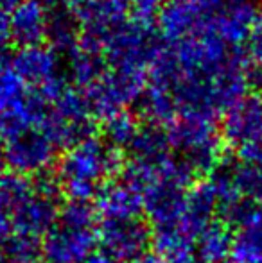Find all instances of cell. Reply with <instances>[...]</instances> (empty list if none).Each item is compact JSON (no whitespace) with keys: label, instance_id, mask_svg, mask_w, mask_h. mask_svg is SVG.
<instances>
[{"label":"cell","instance_id":"8fae6325","mask_svg":"<svg viewBox=\"0 0 262 263\" xmlns=\"http://www.w3.org/2000/svg\"><path fill=\"white\" fill-rule=\"evenodd\" d=\"M9 63L14 72L32 90H38L58 77L65 76L61 72V58L47 45L18 49Z\"/></svg>","mask_w":262,"mask_h":263},{"label":"cell","instance_id":"d590c367","mask_svg":"<svg viewBox=\"0 0 262 263\" xmlns=\"http://www.w3.org/2000/svg\"><path fill=\"white\" fill-rule=\"evenodd\" d=\"M135 263H160V261H158V258H156V254H154V253H147L146 256H142L140 260H136Z\"/></svg>","mask_w":262,"mask_h":263},{"label":"cell","instance_id":"ac0fdd59","mask_svg":"<svg viewBox=\"0 0 262 263\" xmlns=\"http://www.w3.org/2000/svg\"><path fill=\"white\" fill-rule=\"evenodd\" d=\"M198 260L201 263H228L234 249V229L216 220L194 242Z\"/></svg>","mask_w":262,"mask_h":263},{"label":"cell","instance_id":"5bb4252c","mask_svg":"<svg viewBox=\"0 0 262 263\" xmlns=\"http://www.w3.org/2000/svg\"><path fill=\"white\" fill-rule=\"evenodd\" d=\"M94 206L102 220L140 218L144 213V195L117 177L102 184L94 199Z\"/></svg>","mask_w":262,"mask_h":263},{"label":"cell","instance_id":"ffe728a7","mask_svg":"<svg viewBox=\"0 0 262 263\" xmlns=\"http://www.w3.org/2000/svg\"><path fill=\"white\" fill-rule=\"evenodd\" d=\"M138 104V113L147 120V124L160 125L167 129L174 120H178V109L167 88L147 81V88L142 93Z\"/></svg>","mask_w":262,"mask_h":263},{"label":"cell","instance_id":"6da1fadb","mask_svg":"<svg viewBox=\"0 0 262 263\" xmlns=\"http://www.w3.org/2000/svg\"><path fill=\"white\" fill-rule=\"evenodd\" d=\"M126 161L123 151L101 136H90L65 151L58 159L56 176L68 201L94 202L102 184L120 176Z\"/></svg>","mask_w":262,"mask_h":263},{"label":"cell","instance_id":"cb8c5ba5","mask_svg":"<svg viewBox=\"0 0 262 263\" xmlns=\"http://www.w3.org/2000/svg\"><path fill=\"white\" fill-rule=\"evenodd\" d=\"M138 118L136 115H133L131 111L124 109L120 113L110 117L108 120L102 122L101 125V138L104 140L108 145L115 147L119 151H128V147L131 145L133 138L138 133Z\"/></svg>","mask_w":262,"mask_h":263},{"label":"cell","instance_id":"9c48e42d","mask_svg":"<svg viewBox=\"0 0 262 263\" xmlns=\"http://www.w3.org/2000/svg\"><path fill=\"white\" fill-rule=\"evenodd\" d=\"M187 188L158 177L144 192V215L153 231L178 228L185 206Z\"/></svg>","mask_w":262,"mask_h":263},{"label":"cell","instance_id":"4fadbf2b","mask_svg":"<svg viewBox=\"0 0 262 263\" xmlns=\"http://www.w3.org/2000/svg\"><path fill=\"white\" fill-rule=\"evenodd\" d=\"M50 9L40 0H22L11 13V42L18 49L45 45Z\"/></svg>","mask_w":262,"mask_h":263},{"label":"cell","instance_id":"7c38bea8","mask_svg":"<svg viewBox=\"0 0 262 263\" xmlns=\"http://www.w3.org/2000/svg\"><path fill=\"white\" fill-rule=\"evenodd\" d=\"M133 0H65L81 31H106L131 14Z\"/></svg>","mask_w":262,"mask_h":263},{"label":"cell","instance_id":"2e32d148","mask_svg":"<svg viewBox=\"0 0 262 263\" xmlns=\"http://www.w3.org/2000/svg\"><path fill=\"white\" fill-rule=\"evenodd\" d=\"M61 202L32 194V197L11 215L13 231L42 240L56 226Z\"/></svg>","mask_w":262,"mask_h":263},{"label":"cell","instance_id":"603a6c76","mask_svg":"<svg viewBox=\"0 0 262 263\" xmlns=\"http://www.w3.org/2000/svg\"><path fill=\"white\" fill-rule=\"evenodd\" d=\"M31 177L16 172H4L0 176V211L11 215L32 197Z\"/></svg>","mask_w":262,"mask_h":263},{"label":"cell","instance_id":"9a60e30c","mask_svg":"<svg viewBox=\"0 0 262 263\" xmlns=\"http://www.w3.org/2000/svg\"><path fill=\"white\" fill-rule=\"evenodd\" d=\"M217 220V197L208 181H198L187 190L185 206L180 218V231L196 242V238Z\"/></svg>","mask_w":262,"mask_h":263},{"label":"cell","instance_id":"4316f807","mask_svg":"<svg viewBox=\"0 0 262 263\" xmlns=\"http://www.w3.org/2000/svg\"><path fill=\"white\" fill-rule=\"evenodd\" d=\"M7 263H31L42 260V240L34 236L13 233L2 243Z\"/></svg>","mask_w":262,"mask_h":263},{"label":"cell","instance_id":"1f68e13d","mask_svg":"<svg viewBox=\"0 0 262 263\" xmlns=\"http://www.w3.org/2000/svg\"><path fill=\"white\" fill-rule=\"evenodd\" d=\"M237 156L241 161L252 163V165L262 166V142L255 143V145L244 147V149L237 151Z\"/></svg>","mask_w":262,"mask_h":263},{"label":"cell","instance_id":"f546056e","mask_svg":"<svg viewBox=\"0 0 262 263\" xmlns=\"http://www.w3.org/2000/svg\"><path fill=\"white\" fill-rule=\"evenodd\" d=\"M169 0H133L131 6V18L144 24H154L156 16Z\"/></svg>","mask_w":262,"mask_h":263},{"label":"cell","instance_id":"f35d334b","mask_svg":"<svg viewBox=\"0 0 262 263\" xmlns=\"http://www.w3.org/2000/svg\"><path fill=\"white\" fill-rule=\"evenodd\" d=\"M31 263H45V261H43V260H38V261H31Z\"/></svg>","mask_w":262,"mask_h":263},{"label":"cell","instance_id":"8992f818","mask_svg":"<svg viewBox=\"0 0 262 263\" xmlns=\"http://www.w3.org/2000/svg\"><path fill=\"white\" fill-rule=\"evenodd\" d=\"M97 249V229L72 228L61 222H56L42 238V260L45 263H88Z\"/></svg>","mask_w":262,"mask_h":263},{"label":"cell","instance_id":"836d02e7","mask_svg":"<svg viewBox=\"0 0 262 263\" xmlns=\"http://www.w3.org/2000/svg\"><path fill=\"white\" fill-rule=\"evenodd\" d=\"M193 2H196L201 9H205L206 13H216L217 9H221V7L224 6V4H228L230 0H193Z\"/></svg>","mask_w":262,"mask_h":263},{"label":"cell","instance_id":"30bf717a","mask_svg":"<svg viewBox=\"0 0 262 263\" xmlns=\"http://www.w3.org/2000/svg\"><path fill=\"white\" fill-rule=\"evenodd\" d=\"M257 16L259 11L250 0H230L210 14L208 29L232 49H242Z\"/></svg>","mask_w":262,"mask_h":263},{"label":"cell","instance_id":"277c9868","mask_svg":"<svg viewBox=\"0 0 262 263\" xmlns=\"http://www.w3.org/2000/svg\"><path fill=\"white\" fill-rule=\"evenodd\" d=\"M99 253L123 263H135L153 247V228L140 218L101 220L97 226Z\"/></svg>","mask_w":262,"mask_h":263},{"label":"cell","instance_id":"7402d4cb","mask_svg":"<svg viewBox=\"0 0 262 263\" xmlns=\"http://www.w3.org/2000/svg\"><path fill=\"white\" fill-rule=\"evenodd\" d=\"M81 27L76 22V18L70 14V11L65 6L50 9L49 20V34L47 42L50 43V49L58 55H70L79 45Z\"/></svg>","mask_w":262,"mask_h":263},{"label":"cell","instance_id":"d6a6232c","mask_svg":"<svg viewBox=\"0 0 262 263\" xmlns=\"http://www.w3.org/2000/svg\"><path fill=\"white\" fill-rule=\"evenodd\" d=\"M13 222H11V217L4 211H0V246L13 235Z\"/></svg>","mask_w":262,"mask_h":263},{"label":"cell","instance_id":"74e56055","mask_svg":"<svg viewBox=\"0 0 262 263\" xmlns=\"http://www.w3.org/2000/svg\"><path fill=\"white\" fill-rule=\"evenodd\" d=\"M0 263H7L6 256H4V251H2V246H0Z\"/></svg>","mask_w":262,"mask_h":263},{"label":"cell","instance_id":"83f0119b","mask_svg":"<svg viewBox=\"0 0 262 263\" xmlns=\"http://www.w3.org/2000/svg\"><path fill=\"white\" fill-rule=\"evenodd\" d=\"M246 68H248L250 83L262 90V13H259L244 45H242Z\"/></svg>","mask_w":262,"mask_h":263},{"label":"cell","instance_id":"e575fe53","mask_svg":"<svg viewBox=\"0 0 262 263\" xmlns=\"http://www.w3.org/2000/svg\"><path fill=\"white\" fill-rule=\"evenodd\" d=\"M88 263H123V261H119V260H113V258H110V256H106V254H102V253H95L94 256L88 260Z\"/></svg>","mask_w":262,"mask_h":263},{"label":"cell","instance_id":"52a82bcc","mask_svg":"<svg viewBox=\"0 0 262 263\" xmlns=\"http://www.w3.org/2000/svg\"><path fill=\"white\" fill-rule=\"evenodd\" d=\"M221 138L241 151L262 142V93H248L223 115Z\"/></svg>","mask_w":262,"mask_h":263},{"label":"cell","instance_id":"4dcf8cb0","mask_svg":"<svg viewBox=\"0 0 262 263\" xmlns=\"http://www.w3.org/2000/svg\"><path fill=\"white\" fill-rule=\"evenodd\" d=\"M11 43V13L0 7V63L6 61V50Z\"/></svg>","mask_w":262,"mask_h":263},{"label":"cell","instance_id":"e0dca14e","mask_svg":"<svg viewBox=\"0 0 262 263\" xmlns=\"http://www.w3.org/2000/svg\"><path fill=\"white\" fill-rule=\"evenodd\" d=\"M128 154H130V161L160 166L172 156L167 129L153 124L140 125L131 145L128 147Z\"/></svg>","mask_w":262,"mask_h":263},{"label":"cell","instance_id":"5b68a950","mask_svg":"<svg viewBox=\"0 0 262 263\" xmlns=\"http://www.w3.org/2000/svg\"><path fill=\"white\" fill-rule=\"evenodd\" d=\"M56 145L43 133V129L29 127L9 138L2 140V154L6 166L22 176H38L56 161Z\"/></svg>","mask_w":262,"mask_h":263},{"label":"cell","instance_id":"ba28073f","mask_svg":"<svg viewBox=\"0 0 262 263\" xmlns=\"http://www.w3.org/2000/svg\"><path fill=\"white\" fill-rule=\"evenodd\" d=\"M208 22L210 13L193 0H169L156 16V31L165 45H174L201 34Z\"/></svg>","mask_w":262,"mask_h":263},{"label":"cell","instance_id":"3957f363","mask_svg":"<svg viewBox=\"0 0 262 263\" xmlns=\"http://www.w3.org/2000/svg\"><path fill=\"white\" fill-rule=\"evenodd\" d=\"M147 76L149 73L106 68V72L83 91L92 117L104 122L128 106L136 104L147 88Z\"/></svg>","mask_w":262,"mask_h":263},{"label":"cell","instance_id":"d6986e66","mask_svg":"<svg viewBox=\"0 0 262 263\" xmlns=\"http://www.w3.org/2000/svg\"><path fill=\"white\" fill-rule=\"evenodd\" d=\"M228 263H262V210H257L234 233V249Z\"/></svg>","mask_w":262,"mask_h":263},{"label":"cell","instance_id":"7a4b0ae2","mask_svg":"<svg viewBox=\"0 0 262 263\" xmlns=\"http://www.w3.org/2000/svg\"><path fill=\"white\" fill-rule=\"evenodd\" d=\"M167 136L172 153L182 158L198 177H208L224 156V142L216 122L178 118L167 127Z\"/></svg>","mask_w":262,"mask_h":263},{"label":"cell","instance_id":"8d00e7d4","mask_svg":"<svg viewBox=\"0 0 262 263\" xmlns=\"http://www.w3.org/2000/svg\"><path fill=\"white\" fill-rule=\"evenodd\" d=\"M6 172V159H4V154H2V145H0V176Z\"/></svg>","mask_w":262,"mask_h":263},{"label":"cell","instance_id":"f1b7e54d","mask_svg":"<svg viewBox=\"0 0 262 263\" xmlns=\"http://www.w3.org/2000/svg\"><path fill=\"white\" fill-rule=\"evenodd\" d=\"M97 218L99 215L94 202L68 201V199L65 202H61L60 215H58V222H61V224L88 229H97Z\"/></svg>","mask_w":262,"mask_h":263},{"label":"cell","instance_id":"44dd1931","mask_svg":"<svg viewBox=\"0 0 262 263\" xmlns=\"http://www.w3.org/2000/svg\"><path fill=\"white\" fill-rule=\"evenodd\" d=\"M153 251L160 263H201L194 242L187 238L180 228L153 231Z\"/></svg>","mask_w":262,"mask_h":263},{"label":"cell","instance_id":"d4e9b609","mask_svg":"<svg viewBox=\"0 0 262 263\" xmlns=\"http://www.w3.org/2000/svg\"><path fill=\"white\" fill-rule=\"evenodd\" d=\"M29 91L31 88L14 72L9 59L0 63V117L14 109L27 97Z\"/></svg>","mask_w":262,"mask_h":263},{"label":"cell","instance_id":"484cf974","mask_svg":"<svg viewBox=\"0 0 262 263\" xmlns=\"http://www.w3.org/2000/svg\"><path fill=\"white\" fill-rule=\"evenodd\" d=\"M232 176L237 192L252 202H262V166L246 161H234Z\"/></svg>","mask_w":262,"mask_h":263}]
</instances>
